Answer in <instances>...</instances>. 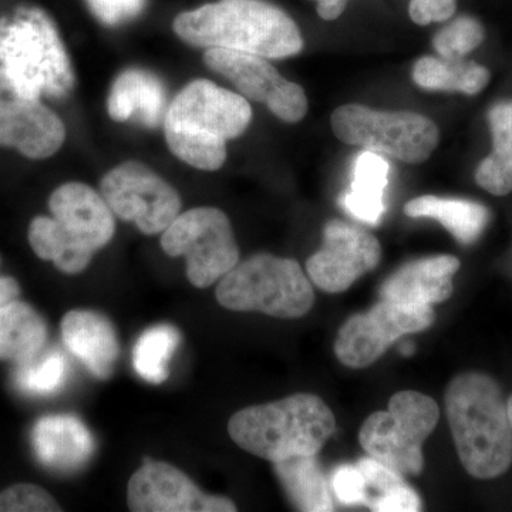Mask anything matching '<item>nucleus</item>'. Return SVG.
<instances>
[{
	"instance_id": "obj_38",
	"label": "nucleus",
	"mask_w": 512,
	"mask_h": 512,
	"mask_svg": "<svg viewBox=\"0 0 512 512\" xmlns=\"http://www.w3.org/2000/svg\"><path fill=\"white\" fill-rule=\"evenodd\" d=\"M414 350H416V348H414L413 343L406 342L402 346V349H400V352H402V355H404V356H412L414 353Z\"/></svg>"
},
{
	"instance_id": "obj_31",
	"label": "nucleus",
	"mask_w": 512,
	"mask_h": 512,
	"mask_svg": "<svg viewBox=\"0 0 512 512\" xmlns=\"http://www.w3.org/2000/svg\"><path fill=\"white\" fill-rule=\"evenodd\" d=\"M484 28L476 18L460 16L434 36L433 45L440 57L464 59L484 40Z\"/></svg>"
},
{
	"instance_id": "obj_5",
	"label": "nucleus",
	"mask_w": 512,
	"mask_h": 512,
	"mask_svg": "<svg viewBox=\"0 0 512 512\" xmlns=\"http://www.w3.org/2000/svg\"><path fill=\"white\" fill-rule=\"evenodd\" d=\"M0 67L20 93L63 99L76 77L52 19L37 8H19L0 19Z\"/></svg>"
},
{
	"instance_id": "obj_21",
	"label": "nucleus",
	"mask_w": 512,
	"mask_h": 512,
	"mask_svg": "<svg viewBox=\"0 0 512 512\" xmlns=\"http://www.w3.org/2000/svg\"><path fill=\"white\" fill-rule=\"evenodd\" d=\"M47 340V325L40 313L18 299L0 306V360L23 365L35 359Z\"/></svg>"
},
{
	"instance_id": "obj_16",
	"label": "nucleus",
	"mask_w": 512,
	"mask_h": 512,
	"mask_svg": "<svg viewBox=\"0 0 512 512\" xmlns=\"http://www.w3.org/2000/svg\"><path fill=\"white\" fill-rule=\"evenodd\" d=\"M49 208L63 234L89 254L106 247L114 237L113 211L89 185L63 184L50 195Z\"/></svg>"
},
{
	"instance_id": "obj_22",
	"label": "nucleus",
	"mask_w": 512,
	"mask_h": 512,
	"mask_svg": "<svg viewBox=\"0 0 512 512\" xmlns=\"http://www.w3.org/2000/svg\"><path fill=\"white\" fill-rule=\"evenodd\" d=\"M404 214L410 218H433L453 234L461 244L477 241L490 221V212L484 205L467 200L423 195L404 205Z\"/></svg>"
},
{
	"instance_id": "obj_33",
	"label": "nucleus",
	"mask_w": 512,
	"mask_h": 512,
	"mask_svg": "<svg viewBox=\"0 0 512 512\" xmlns=\"http://www.w3.org/2000/svg\"><path fill=\"white\" fill-rule=\"evenodd\" d=\"M93 15L107 26H119L140 15L146 0H87Z\"/></svg>"
},
{
	"instance_id": "obj_7",
	"label": "nucleus",
	"mask_w": 512,
	"mask_h": 512,
	"mask_svg": "<svg viewBox=\"0 0 512 512\" xmlns=\"http://www.w3.org/2000/svg\"><path fill=\"white\" fill-rule=\"evenodd\" d=\"M439 419V406L431 397L413 390L396 393L386 412L367 417L359 433L360 446L402 476H419L424 468V441Z\"/></svg>"
},
{
	"instance_id": "obj_37",
	"label": "nucleus",
	"mask_w": 512,
	"mask_h": 512,
	"mask_svg": "<svg viewBox=\"0 0 512 512\" xmlns=\"http://www.w3.org/2000/svg\"><path fill=\"white\" fill-rule=\"evenodd\" d=\"M20 286L10 276L0 275V306L19 298Z\"/></svg>"
},
{
	"instance_id": "obj_8",
	"label": "nucleus",
	"mask_w": 512,
	"mask_h": 512,
	"mask_svg": "<svg viewBox=\"0 0 512 512\" xmlns=\"http://www.w3.org/2000/svg\"><path fill=\"white\" fill-rule=\"evenodd\" d=\"M330 123L342 143L407 164L429 160L440 140L436 123L412 111H379L346 104L333 111Z\"/></svg>"
},
{
	"instance_id": "obj_23",
	"label": "nucleus",
	"mask_w": 512,
	"mask_h": 512,
	"mask_svg": "<svg viewBox=\"0 0 512 512\" xmlns=\"http://www.w3.org/2000/svg\"><path fill=\"white\" fill-rule=\"evenodd\" d=\"M389 170V163L382 154L365 151L356 158L352 187L343 198V207L357 220L370 225H377L382 220Z\"/></svg>"
},
{
	"instance_id": "obj_34",
	"label": "nucleus",
	"mask_w": 512,
	"mask_h": 512,
	"mask_svg": "<svg viewBox=\"0 0 512 512\" xmlns=\"http://www.w3.org/2000/svg\"><path fill=\"white\" fill-rule=\"evenodd\" d=\"M332 488L340 503L365 505V478L357 466H342L333 473Z\"/></svg>"
},
{
	"instance_id": "obj_2",
	"label": "nucleus",
	"mask_w": 512,
	"mask_h": 512,
	"mask_svg": "<svg viewBox=\"0 0 512 512\" xmlns=\"http://www.w3.org/2000/svg\"><path fill=\"white\" fill-rule=\"evenodd\" d=\"M251 121L252 107L244 96L210 80H195L168 106L165 140L185 164L217 171L227 160V141L242 136Z\"/></svg>"
},
{
	"instance_id": "obj_1",
	"label": "nucleus",
	"mask_w": 512,
	"mask_h": 512,
	"mask_svg": "<svg viewBox=\"0 0 512 512\" xmlns=\"http://www.w3.org/2000/svg\"><path fill=\"white\" fill-rule=\"evenodd\" d=\"M175 35L202 49H227L265 59H285L303 49L298 25L264 0H220L180 13Z\"/></svg>"
},
{
	"instance_id": "obj_18",
	"label": "nucleus",
	"mask_w": 512,
	"mask_h": 512,
	"mask_svg": "<svg viewBox=\"0 0 512 512\" xmlns=\"http://www.w3.org/2000/svg\"><path fill=\"white\" fill-rule=\"evenodd\" d=\"M32 446L43 466L62 473L80 470L94 453L93 434L82 420L70 414L46 416L37 421Z\"/></svg>"
},
{
	"instance_id": "obj_32",
	"label": "nucleus",
	"mask_w": 512,
	"mask_h": 512,
	"mask_svg": "<svg viewBox=\"0 0 512 512\" xmlns=\"http://www.w3.org/2000/svg\"><path fill=\"white\" fill-rule=\"evenodd\" d=\"M62 511L55 498L35 484H16L0 493V512Z\"/></svg>"
},
{
	"instance_id": "obj_26",
	"label": "nucleus",
	"mask_w": 512,
	"mask_h": 512,
	"mask_svg": "<svg viewBox=\"0 0 512 512\" xmlns=\"http://www.w3.org/2000/svg\"><path fill=\"white\" fill-rule=\"evenodd\" d=\"M487 67L464 59L426 56L417 60L413 67V80L427 90H446L474 96L483 92L490 82Z\"/></svg>"
},
{
	"instance_id": "obj_12",
	"label": "nucleus",
	"mask_w": 512,
	"mask_h": 512,
	"mask_svg": "<svg viewBox=\"0 0 512 512\" xmlns=\"http://www.w3.org/2000/svg\"><path fill=\"white\" fill-rule=\"evenodd\" d=\"M204 62L229 80L245 99L264 103L278 119L298 123L308 113V97L298 83L289 82L265 57L227 49H207Z\"/></svg>"
},
{
	"instance_id": "obj_17",
	"label": "nucleus",
	"mask_w": 512,
	"mask_h": 512,
	"mask_svg": "<svg viewBox=\"0 0 512 512\" xmlns=\"http://www.w3.org/2000/svg\"><path fill=\"white\" fill-rule=\"evenodd\" d=\"M460 261L453 255L430 256L397 269L384 281L380 298L384 301L434 305L453 295V275Z\"/></svg>"
},
{
	"instance_id": "obj_13",
	"label": "nucleus",
	"mask_w": 512,
	"mask_h": 512,
	"mask_svg": "<svg viewBox=\"0 0 512 512\" xmlns=\"http://www.w3.org/2000/svg\"><path fill=\"white\" fill-rule=\"evenodd\" d=\"M64 140L66 127L59 116L40 99L20 93L0 67V147L45 160L55 156Z\"/></svg>"
},
{
	"instance_id": "obj_3",
	"label": "nucleus",
	"mask_w": 512,
	"mask_h": 512,
	"mask_svg": "<svg viewBox=\"0 0 512 512\" xmlns=\"http://www.w3.org/2000/svg\"><path fill=\"white\" fill-rule=\"evenodd\" d=\"M446 412L458 457L470 476H503L512 464V429L503 392L493 377L468 372L454 377Z\"/></svg>"
},
{
	"instance_id": "obj_25",
	"label": "nucleus",
	"mask_w": 512,
	"mask_h": 512,
	"mask_svg": "<svg viewBox=\"0 0 512 512\" xmlns=\"http://www.w3.org/2000/svg\"><path fill=\"white\" fill-rule=\"evenodd\" d=\"M274 468L289 500L299 511H333L330 484L316 456L288 458L274 463Z\"/></svg>"
},
{
	"instance_id": "obj_10",
	"label": "nucleus",
	"mask_w": 512,
	"mask_h": 512,
	"mask_svg": "<svg viewBox=\"0 0 512 512\" xmlns=\"http://www.w3.org/2000/svg\"><path fill=\"white\" fill-rule=\"evenodd\" d=\"M434 319L430 305L382 299L343 323L335 342L336 356L345 366L363 369L380 359L396 340L430 328Z\"/></svg>"
},
{
	"instance_id": "obj_14",
	"label": "nucleus",
	"mask_w": 512,
	"mask_h": 512,
	"mask_svg": "<svg viewBox=\"0 0 512 512\" xmlns=\"http://www.w3.org/2000/svg\"><path fill=\"white\" fill-rule=\"evenodd\" d=\"M382 259V247L365 229L343 221H329L322 248L306 262L309 278L322 291H348L360 276L373 271Z\"/></svg>"
},
{
	"instance_id": "obj_35",
	"label": "nucleus",
	"mask_w": 512,
	"mask_h": 512,
	"mask_svg": "<svg viewBox=\"0 0 512 512\" xmlns=\"http://www.w3.org/2000/svg\"><path fill=\"white\" fill-rule=\"evenodd\" d=\"M457 0H410L409 15L416 25L446 22L456 13Z\"/></svg>"
},
{
	"instance_id": "obj_28",
	"label": "nucleus",
	"mask_w": 512,
	"mask_h": 512,
	"mask_svg": "<svg viewBox=\"0 0 512 512\" xmlns=\"http://www.w3.org/2000/svg\"><path fill=\"white\" fill-rule=\"evenodd\" d=\"M29 242L40 259L53 262L64 274H80L93 259L63 234L53 217H36L30 222Z\"/></svg>"
},
{
	"instance_id": "obj_39",
	"label": "nucleus",
	"mask_w": 512,
	"mask_h": 512,
	"mask_svg": "<svg viewBox=\"0 0 512 512\" xmlns=\"http://www.w3.org/2000/svg\"><path fill=\"white\" fill-rule=\"evenodd\" d=\"M507 407H508V417H510V423H511V429H512V396L510 397V399H508Z\"/></svg>"
},
{
	"instance_id": "obj_29",
	"label": "nucleus",
	"mask_w": 512,
	"mask_h": 512,
	"mask_svg": "<svg viewBox=\"0 0 512 512\" xmlns=\"http://www.w3.org/2000/svg\"><path fill=\"white\" fill-rule=\"evenodd\" d=\"M180 342V332L174 326L160 325L147 329L138 338L133 350L137 375L148 383H164L168 379L171 357Z\"/></svg>"
},
{
	"instance_id": "obj_9",
	"label": "nucleus",
	"mask_w": 512,
	"mask_h": 512,
	"mask_svg": "<svg viewBox=\"0 0 512 512\" xmlns=\"http://www.w3.org/2000/svg\"><path fill=\"white\" fill-rule=\"evenodd\" d=\"M165 254L187 261V276L195 288H210L239 262L231 221L218 208L185 211L163 232Z\"/></svg>"
},
{
	"instance_id": "obj_6",
	"label": "nucleus",
	"mask_w": 512,
	"mask_h": 512,
	"mask_svg": "<svg viewBox=\"0 0 512 512\" xmlns=\"http://www.w3.org/2000/svg\"><path fill=\"white\" fill-rule=\"evenodd\" d=\"M217 301L235 312H259L298 319L315 303L311 281L293 259L269 254L251 256L229 271L215 291Z\"/></svg>"
},
{
	"instance_id": "obj_36",
	"label": "nucleus",
	"mask_w": 512,
	"mask_h": 512,
	"mask_svg": "<svg viewBox=\"0 0 512 512\" xmlns=\"http://www.w3.org/2000/svg\"><path fill=\"white\" fill-rule=\"evenodd\" d=\"M315 2L320 18L323 20H335L345 12L349 0H315Z\"/></svg>"
},
{
	"instance_id": "obj_27",
	"label": "nucleus",
	"mask_w": 512,
	"mask_h": 512,
	"mask_svg": "<svg viewBox=\"0 0 512 512\" xmlns=\"http://www.w3.org/2000/svg\"><path fill=\"white\" fill-rule=\"evenodd\" d=\"M356 466L365 478V505L370 511L416 512L423 508L419 494L404 481L402 474L373 457L360 458Z\"/></svg>"
},
{
	"instance_id": "obj_20",
	"label": "nucleus",
	"mask_w": 512,
	"mask_h": 512,
	"mask_svg": "<svg viewBox=\"0 0 512 512\" xmlns=\"http://www.w3.org/2000/svg\"><path fill=\"white\" fill-rule=\"evenodd\" d=\"M164 84L156 74L141 69H128L111 87L107 110L117 123L134 120L141 126L156 128L164 123L167 113Z\"/></svg>"
},
{
	"instance_id": "obj_24",
	"label": "nucleus",
	"mask_w": 512,
	"mask_h": 512,
	"mask_svg": "<svg viewBox=\"0 0 512 512\" xmlns=\"http://www.w3.org/2000/svg\"><path fill=\"white\" fill-rule=\"evenodd\" d=\"M493 153L481 161L476 181L481 188L497 197L512 191V100L500 101L488 113Z\"/></svg>"
},
{
	"instance_id": "obj_30",
	"label": "nucleus",
	"mask_w": 512,
	"mask_h": 512,
	"mask_svg": "<svg viewBox=\"0 0 512 512\" xmlns=\"http://www.w3.org/2000/svg\"><path fill=\"white\" fill-rule=\"evenodd\" d=\"M69 360L59 349L39 353L35 359L18 365L15 383L20 392L32 396H50L62 389L69 377Z\"/></svg>"
},
{
	"instance_id": "obj_15",
	"label": "nucleus",
	"mask_w": 512,
	"mask_h": 512,
	"mask_svg": "<svg viewBox=\"0 0 512 512\" xmlns=\"http://www.w3.org/2000/svg\"><path fill=\"white\" fill-rule=\"evenodd\" d=\"M128 508L134 512H234L227 497L205 494L183 471L148 460L128 481Z\"/></svg>"
},
{
	"instance_id": "obj_11",
	"label": "nucleus",
	"mask_w": 512,
	"mask_h": 512,
	"mask_svg": "<svg viewBox=\"0 0 512 512\" xmlns=\"http://www.w3.org/2000/svg\"><path fill=\"white\" fill-rule=\"evenodd\" d=\"M101 197L120 220L133 222L143 234H163L181 214L180 195L153 170L128 161L104 175Z\"/></svg>"
},
{
	"instance_id": "obj_4",
	"label": "nucleus",
	"mask_w": 512,
	"mask_h": 512,
	"mask_svg": "<svg viewBox=\"0 0 512 512\" xmlns=\"http://www.w3.org/2000/svg\"><path fill=\"white\" fill-rule=\"evenodd\" d=\"M335 430L336 419L328 404L309 393L247 407L228 423L229 436L239 447L272 464L318 456Z\"/></svg>"
},
{
	"instance_id": "obj_19",
	"label": "nucleus",
	"mask_w": 512,
	"mask_h": 512,
	"mask_svg": "<svg viewBox=\"0 0 512 512\" xmlns=\"http://www.w3.org/2000/svg\"><path fill=\"white\" fill-rule=\"evenodd\" d=\"M64 345L97 379H109L120 355L116 330L106 316L76 309L62 319Z\"/></svg>"
}]
</instances>
